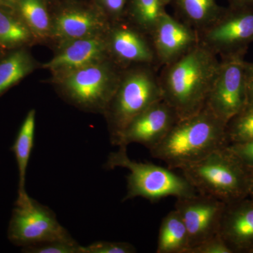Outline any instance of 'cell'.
<instances>
[{
	"label": "cell",
	"mask_w": 253,
	"mask_h": 253,
	"mask_svg": "<svg viewBox=\"0 0 253 253\" xmlns=\"http://www.w3.org/2000/svg\"><path fill=\"white\" fill-rule=\"evenodd\" d=\"M220 61L198 44L174 62L163 66L159 74L162 98L179 118L199 113L206 106Z\"/></svg>",
	"instance_id": "cell-1"
},
{
	"label": "cell",
	"mask_w": 253,
	"mask_h": 253,
	"mask_svg": "<svg viewBox=\"0 0 253 253\" xmlns=\"http://www.w3.org/2000/svg\"><path fill=\"white\" fill-rule=\"evenodd\" d=\"M227 145L226 123L205 106L193 116L180 118L150 154L174 170L199 162Z\"/></svg>",
	"instance_id": "cell-2"
},
{
	"label": "cell",
	"mask_w": 253,
	"mask_h": 253,
	"mask_svg": "<svg viewBox=\"0 0 253 253\" xmlns=\"http://www.w3.org/2000/svg\"><path fill=\"white\" fill-rule=\"evenodd\" d=\"M156 68L136 66L123 70L117 89L103 114L107 121L111 144L114 146L134 118L163 100Z\"/></svg>",
	"instance_id": "cell-3"
},
{
	"label": "cell",
	"mask_w": 253,
	"mask_h": 253,
	"mask_svg": "<svg viewBox=\"0 0 253 253\" xmlns=\"http://www.w3.org/2000/svg\"><path fill=\"white\" fill-rule=\"evenodd\" d=\"M126 147L118 146L117 151L108 156L104 166L108 169L123 168L129 171L126 176V193L123 201L141 197L154 202L169 196L179 199L199 194L185 176L176 174L174 169L131 160L126 154Z\"/></svg>",
	"instance_id": "cell-4"
},
{
	"label": "cell",
	"mask_w": 253,
	"mask_h": 253,
	"mask_svg": "<svg viewBox=\"0 0 253 253\" xmlns=\"http://www.w3.org/2000/svg\"><path fill=\"white\" fill-rule=\"evenodd\" d=\"M179 170L199 194L212 196L226 204L249 196V172L226 147Z\"/></svg>",
	"instance_id": "cell-5"
},
{
	"label": "cell",
	"mask_w": 253,
	"mask_h": 253,
	"mask_svg": "<svg viewBox=\"0 0 253 253\" xmlns=\"http://www.w3.org/2000/svg\"><path fill=\"white\" fill-rule=\"evenodd\" d=\"M123 70L109 59L54 81L63 97L76 107L104 114L117 89Z\"/></svg>",
	"instance_id": "cell-6"
},
{
	"label": "cell",
	"mask_w": 253,
	"mask_h": 253,
	"mask_svg": "<svg viewBox=\"0 0 253 253\" xmlns=\"http://www.w3.org/2000/svg\"><path fill=\"white\" fill-rule=\"evenodd\" d=\"M8 239L23 248L53 241H72L56 214L28 194L18 196L8 228Z\"/></svg>",
	"instance_id": "cell-7"
},
{
	"label": "cell",
	"mask_w": 253,
	"mask_h": 253,
	"mask_svg": "<svg viewBox=\"0 0 253 253\" xmlns=\"http://www.w3.org/2000/svg\"><path fill=\"white\" fill-rule=\"evenodd\" d=\"M198 34L199 44L220 59L244 57L253 42V8L224 7Z\"/></svg>",
	"instance_id": "cell-8"
},
{
	"label": "cell",
	"mask_w": 253,
	"mask_h": 253,
	"mask_svg": "<svg viewBox=\"0 0 253 253\" xmlns=\"http://www.w3.org/2000/svg\"><path fill=\"white\" fill-rule=\"evenodd\" d=\"M244 57L220 59L206 106L227 124L247 106Z\"/></svg>",
	"instance_id": "cell-9"
},
{
	"label": "cell",
	"mask_w": 253,
	"mask_h": 253,
	"mask_svg": "<svg viewBox=\"0 0 253 253\" xmlns=\"http://www.w3.org/2000/svg\"><path fill=\"white\" fill-rule=\"evenodd\" d=\"M105 37L110 59L122 69L160 66L150 35L128 20L111 22Z\"/></svg>",
	"instance_id": "cell-10"
},
{
	"label": "cell",
	"mask_w": 253,
	"mask_h": 253,
	"mask_svg": "<svg viewBox=\"0 0 253 253\" xmlns=\"http://www.w3.org/2000/svg\"><path fill=\"white\" fill-rule=\"evenodd\" d=\"M226 206L215 198L201 194L176 199L174 209L187 229L189 248L217 235Z\"/></svg>",
	"instance_id": "cell-11"
},
{
	"label": "cell",
	"mask_w": 253,
	"mask_h": 253,
	"mask_svg": "<svg viewBox=\"0 0 253 253\" xmlns=\"http://www.w3.org/2000/svg\"><path fill=\"white\" fill-rule=\"evenodd\" d=\"M179 119L176 111L161 100L145 110L126 126L116 146H127L136 143L150 151L162 141Z\"/></svg>",
	"instance_id": "cell-12"
},
{
	"label": "cell",
	"mask_w": 253,
	"mask_h": 253,
	"mask_svg": "<svg viewBox=\"0 0 253 253\" xmlns=\"http://www.w3.org/2000/svg\"><path fill=\"white\" fill-rule=\"evenodd\" d=\"M160 66L174 62L199 44L198 31L165 13L150 35Z\"/></svg>",
	"instance_id": "cell-13"
},
{
	"label": "cell",
	"mask_w": 253,
	"mask_h": 253,
	"mask_svg": "<svg viewBox=\"0 0 253 253\" xmlns=\"http://www.w3.org/2000/svg\"><path fill=\"white\" fill-rule=\"evenodd\" d=\"M105 36L83 38L61 44L57 54L43 64L42 68L51 71L56 79L80 68L109 59Z\"/></svg>",
	"instance_id": "cell-14"
},
{
	"label": "cell",
	"mask_w": 253,
	"mask_h": 253,
	"mask_svg": "<svg viewBox=\"0 0 253 253\" xmlns=\"http://www.w3.org/2000/svg\"><path fill=\"white\" fill-rule=\"evenodd\" d=\"M107 16L99 9L68 7L52 19L51 36L63 44L76 40L105 36L111 25Z\"/></svg>",
	"instance_id": "cell-15"
},
{
	"label": "cell",
	"mask_w": 253,
	"mask_h": 253,
	"mask_svg": "<svg viewBox=\"0 0 253 253\" xmlns=\"http://www.w3.org/2000/svg\"><path fill=\"white\" fill-rule=\"evenodd\" d=\"M219 236L234 253H253V199L226 204Z\"/></svg>",
	"instance_id": "cell-16"
},
{
	"label": "cell",
	"mask_w": 253,
	"mask_h": 253,
	"mask_svg": "<svg viewBox=\"0 0 253 253\" xmlns=\"http://www.w3.org/2000/svg\"><path fill=\"white\" fill-rule=\"evenodd\" d=\"M36 110L32 109L23 120L21 127L11 150L14 153L18 170V196L27 194L26 191V177L28 163L34 147L36 133Z\"/></svg>",
	"instance_id": "cell-17"
},
{
	"label": "cell",
	"mask_w": 253,
	"mask_h": 253,
	"mask_svg": "<svg viewBox=\"0 0 253 253\" xmlns=\"http://www.w3.org/2000/svg\"><path fill=\"white\" fill-rule=\"evenodd\" d=\"M178 18L197 31L214 21L223 6L216 0H170Z\"/></svg>",
	"instance_id": "cell-18"
},
{
	"label": "cell",
	"mask_w": 253,
	"mask_h": 253,
	"mask_svg": "<svg viewBox=\"0 0 253 253\" xmlns=\"http://www.w3.org/2000/svg\"><path fill=\"white\" fill-rule=\"evenodd\" d=\"M189 249L187 229L180 214L174 209L161 222L156 253H186Z\"/></svg>",
	"instance_id": "cell-19"
},
{
	"label": "cell",
	"mask_w": 253,
	"mask_h": 253,
	"mask_svg": "<svg viewBox=\"0 0 253 253\" xmlns=\"http://www.w3.org/2000/svg\"><path fill=\"white\" fill-rule=\"evenodd\" d=\"M9 9L0 4V46L12 49L37 41L21 16Z\"/></svg>",
	"instance_id": "cell-20"
},
{
	"label": "cell",
	"mask_w": 253,
	"mask_h": 253,
	"mask_svg": "<svg viewBox=\"0 0 253 253\" xmlns=\"http://www.w3.org/2000/svg\"><path fill=\"white\" fill-rule=\"evenodd\" d=\"M37 63L25 49H18L0 61V97L33 72Z\"/></svg>",
	"instance_id": "cell-21"
},
{
	"label": "cell",
	"mask_w": 253,
	"mask_h": 253,
	"mask_svg": "<svg viewBox=\"0 0 253 253\" xmlns=\"http://www.w3.org/2000/svg\"><path fill=\"white\" fill-rule=\"evenodd\" d=\"M169 4L170 0H129L126 16L128 21L151 35Z\"/></svg>",
	"instance_id": "cell-22"
},
{
	"label": "cell",
	"mask_w": 253,
	"mask_h": 253,
	"mask_svg": "<svg viewBox=\"0 0 253 253\" xmlns=\"http://www.w3.org/2000/svg\"><path fill=\"white\" fill-rule=\"evenodd\" d=\"M16 9L37 39H45L51 37L52 20L50 18L44 0H19Z\"/></svg>",
	"instance_id": "cell-23"
},
{
	"label": "cell",
	"mask_w": 253,
	"mask_h": 253,
	"mask_svg": "<svg viewBox=\"0 0 253 253\" xmlns=\"http://www.w3.org/2000/svg\"><path fill=\"white\" fill-rule=\"evenodd\" d=\"M228 144L253 140V109L233 118L226 124Z\"/></svg>",
	"instance_id": "cell-24"
},
{
	"label": "cell",
	"mask_w": 253,
	"mask_h": 253,
	"mask_svg": "<svg viewBox=\"0 0 253 253\" xmlns=\"http://www.w3.org/2000/svg\"><path fill=\"white\" fill-rule=\"evenodd\" d=\"M82 247L72 241H53L43 244L33 245L23 248V252L27 253H83Z\"/></svg>",
	"instance_id": "cell-25"
},
{
	"label": "cell",
	"mask_w": 253,
	"mask_h": 253,
	"mask_svg": "<svg viewBox=\"0 0 253 253\" xmlns=\"http://www.w3.org/2000/svg\"><path fill=\"white\" fill-rule=\"evenodd\" d=\"M83 253H134L136 252L133 245L126 242L96 241L87 246L82 247Z\"/></svg>",
	"instance_id": "cell-26"
},
{
	"label": "cell",
	"mask_w": 253,
	"mask_h": 253,
	"mask_svg": "<svg viewBox=\"0 0 253 253\" xmlns=\"http://www.w3.org/2000/svg\"><path fill=\"white\" fill-rule=\"evenodd\" d=\"M229 154L247 170H253V140L232 143L226 146Z\"/></svg>",
	"instance_id": "cell-27"
},
{
	"label": "cell",
	"mask_w": 253,
	"mask_h": 253,
	"mask_svg": "<svg viewBox=\"0 0 253 253\" xmlns=\"http://www.w3.org/2000/svg\"><path fill=\"white\" fill-rule=\"evenodd\" d=\"M129 0H98L99 9L111 22L120 21L126 16Z\"/></svg>",
	"instance_id": "cell-28"
},
{
	"label": "cell",
	"mask_w": 253,
	"mask_h": 253,
	"mask_svg": "<svg viewBox=\"0 0 253 253\" xmlns=\"http://www.w3.org/2000/svg\"><path fill=\"white\" fill-rule=\"evenodd\" d=\"M232 250L226 244L219 234L206 240L199 245L189 248L186 253H233Z\"/></svg>",
	"instance_id": "cell-29"
},
{
	"label": "cell",
	"mask_w": 253,
	"mask_h": 253,
	"mask_svg": "<svg viewBox=\"0 0 253 253\" xmlns=\"http://www.w3.org/2000/svg\"><path fill=\"white\" fill-rule=\"evenodd\" d=\"M245 72H246L248 96L247 106L246 110H248L253 109V62L246 61Z\"/></svg>",
	"instance_id": "cell-30"
},
{
	"label": "cell",
	"mask_w": 253,
	"mask_h": 253,
	"mask_svg": "<svg viewBox=\"0 0 253 253\" xmlns=\"http://www.w3.org/2000/svg\"><path fill=\"white\" fill-rule=\"evenodd\" d=\"M233 8H253V0H227Z\"/></svg>",
	"instance_id": "cell-31"
},
{
	"label": "cell",
	"mask_w": 253,
	"mask_h": 253,
	"mask_svg": "<svg viewBox=\"0 0 253 253\" xmlns=\"http://www.w3.org/2000/svg\"><path fill=\"white\" fill-rule=\"evenodd\" d=\"M18 1L19 0H0V4L13 9V8H16Z\"/></svg>",
	"instance_id": "cell-32"
},
{
	"label": "cell",
	"mask_w": 253,
	"mask_h": 253,
	"mask_svg": "<svg viewBox=\"0 0 253 253\" xmlns=\"http://www.w3.org/2000/svg\"><path fill=\"white\" fill-rule=\"evenodd\" d=\"M249 176V196L253 199V170H248Z\"/></svg>",
	"instance_id": "cell-33"
}]
</instances>
